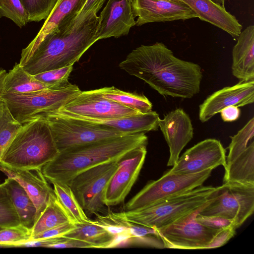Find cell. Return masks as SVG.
Here are the masks:
<instances>
[{"instance_id": "obj_47", "label": "cell", "mask_w": 254, "mask_h": 254, "mask_svg": "<svg viewBox=\"0 0 254 254\" xmlns=\"http://www.w3.org/2000/svg\"><path fill=\"white\" fill-rule=\"evenodd\" d=\"M128 1H129L130 2H131L132 0H128Z\"/></svg>"}, {"instance_id": "obj_4", "label": "cell", "mask_w": 254, "mask_h": 254, "mask_svg": "<svg viewBox=\"0 0 254 254\" xmlns=\"http://www.w3.org/2000/svg\"><path fill=\"white\" fill-rule=\"evenodd\" d=\"M59 153L47 122L36 117L22 124L0 164L13 168L42 169Z\"/></svg>"}, {"instance_id": "obj_42", "label": "cell", "mask_w": 254, "mask_h": 254, "mask_svg": "<svg viewBox=\"0 0 254 254\" xmlns=\"http://www.w3.org/2000/svg\"><path fill=\"white\" fill-rule=\"evenodd\" d=\"M66 238V237H65ZM52 248H93L92 245L83 241L66 238L63 242L53 245Z\"/></svg>"}, {"instance_id": "obj_35", "label": "cell", "mask_w": 254, "mask_h": 254, "mask_svg": "<svg viewBox=\"0 0 254 254\" xmlns=\"http://www.w3.org/2000/svg\"><path fill=\"white\" fill-rule=\"evenodd\" d=\"M20 224L16 209L6 190L0 184V228Z\"/></svg>"}, {"instance_id": "obj_46", "label": "cell", "mask_w": 254, "mask_h": 254, "mask_svg": "<svg viewBox=\"0 0 254 254\" xmlns=\"http://www.w3.org/2000/svg\"><path fill=\"white\" fill-rule=\"evenodd\" d=\"M214 3L216 4L217 5L222 7V8H225V0H210Z\"/></svg>"}, {"instance_id": "obj_17", "label": "cell", "mask_w": 254, "mask_h": 254, "mask_svg": "<svg viewBox=\"0 0 254 254\" xmlns=\"http://www.w3.org/2000/svg\"><path fill=\"white\" fill-rule=\"evenodd\" d=\"M158 126L169 147L168 166H173L180 154L193 137V131L189 116L182 109H176L159 119Z\"/></svg>"}, {"instance_id": "obj_43", "label": "cell", "mask_w": 254, "mask_h": 254, "mask_svg": "<svg viewBox=\"0 0 254 254\" xmlns=\"http://www.w3.org/2000/svg\"><path fill=\"white\" fill-rule=\"evenodd\" d=\"M220 115L224 122H231L239 119L241 111L238 107L230 106L223 109L220 112Z\"/></svg>"}, {"instance_id": "obj_5", "label": "cell", "mask_w": 254, "mask_h": 254, "mask_svg": "<svg viewBox=\"0 0 254 254\" xmlns=\"http://www.w3.org/2000/svg\"><path fill=\"white\" fill-rule=\"evenodd\" d=\"M216 190V187L202 185L142 209L109 212L116 218L158 229L205 205Z\"/></svg>"}, {"instance_id": "obj_37", "label": "cell", "mask_w": 254, "mask_h": 254, "mask_svg": "<svg viewBox=\"0 0 254 254\" xmlns=\"http://www.w3.org/2000/svg\"><path fill=\"white\" fill-rule=\"evenodd\" d=\"M31 230L21 224L0 229V247H15L18 244L29 241Z\"/></svg>"}, {"instance_id": "obj_32", "label": "cell", "mask_w": 254, "mask_h": 254, "mask_svg": "<svg viewBox=\"0 0 254 254\" xmlns=\"http://www.w3.org/2000/svg\"><path fill=\"white\" fill-rule=\"evenodd\" d=\"M22 124L11 114L5 101L0 98V161L6 149Z\"/></svg>"}, {"instance_id": "obj_45", "label": "cell", "mask_w": 254, "mask_h": 254, "mask_svg": "<svg viewBox=\"0 0 254 254\" xmlns=\"http://www.w3.org/2000/svg\"><path fill=\"white\" fill-rule=\"evenodd\" d=\"M6 71L4 69H0V98L3 91L4 79Z\"/></svg>"}, {"instance_id": "obj_9", "label": "cell", "mask_w": 254, "mask_h": 254, "mask_svg": "<svg viewBox=\"0 0 254 254\" xmlns=\"http://www.w3.org/2000/svg\"><path fill=\"white\" fill-rule=\"evenodd\" d=\"M254 211V185L227 182L216 187L210 201L199 214L232 219L238 228Z\"/></svg>"}, {"instance_id": "obj_34", "label": "cell", "mask_w": 254, "mask_h": 254, "mask_svg": "<svg viewBox=\"0 0 254 254\" xmlns=\"http://www.w3.org/2000/svg\"><path fill=\"white\" fill-rule=\"evenodd\" d=\"M26 10L29 22L46 19L58 0H19Z\"/></svg>"}, {"instance_id": "obj_40", "label": "cell", "mask_w": 254, "mask_h": 254, "mask_svg": "<svg viewBox=\"0 0 254 254\" xmlns=\"http://www.w3.org/2000/svg\"><path fill=\"white\" fill-rule=\"evenodd\" d=\"M236 229L234 226H231L218 231L205 249L218 248L224 245L234 236Z\"/></svg>"}, {"instance_id": "obj_10", "label": "cell", "mask_w": 254, "mask_h": 254, "mask_svg": "<svg viewBox=\"0 0 254 254\" xmlns=\"http://www.w3.org/2000/svg\"><path fill=\"white\" fill-rule=\"evenodd\" d=\"M119 162L95 166L80 173L71 181L69 186L84 211L95 215L103 212L105 206L103 194Z\"/></svg>"}, {"instance_id": "obj_21", "label": "cell", "mask_w": 254, "mask_h": 254, "mask_svg": "<svg viewBox=\"0 0 254 254\" xmlns=\"http://www.w3.org/2000/svg\"><path fill=\"white\" fill-rule=\"evenodd\" d=\"M86 0H58L37 35L22 50L19 64L22 66L26 63L34 50L47 35L60 25L75 17Z\"/></svg>"}, {"instance_id": "obj_39", "label": "cell", "mask_w": 254, "mask_h": 254, "mask_svg": "<svg viewBox=\"0 0 254 254\" xmlns=\"http://www.w3.org/2000/svg\"><path fill=\"white\" fill-rule=\"evenodd\" d=\"M196 219L204 226L216 231L231 226L237 229L235 223L233 220L220 216L203 215L199 213L196 216Z\"/></svg>"}, {"instance_id": "obj_20", "label": "cell", "mask_w": 254, "mask_h": 254, "mask_svg": "<svg viewBox=\"0 0 254 254\" xmlns=\"http://www.w3.org/2000/svg\"><path fill=\"white\" fill-rule=\"evenodd\" d=\"M55 114L84 122L97 124L126 133H146L157 130L159 115L151 111L145 113L118 118L94 119L78 116L60 111L52 112Z\"/></svg>"}, {"instance_id": "obj_22", "label": "cell", "mask_w": 254, "mask_h": 254, "mask_svg": "<svg viewBox=\"0 0 254 254\" xmlns=\"http://www.w3.org/2000/svg\"><path fill=\"white\" fill-rule=\"evenodd\" d=\"M196 14L201 20L207 22L237 38L242 31V25L236 17L225 8L210 0H181Z\"/></svg>"}, {"instance_id": "obj_48", "label": "cell", "mask_w": 254, "mask_h": 254, "mask_svg": "<svg viewBox=\"0 0 254 254\" xmlns=\"http://www.w3.org/2000/svg\"></svg>"}, {"instance_id": "obj_36", "label": "cell", "mask_w": 254, "mask_h": 254, "mask_svg": "<svg viewBox=\"0 0 254 254\" xmlns=\"http://www.w3.org/2000/svg\"><path fill=\"white\" fill-rule=\"evenodd\" d=\"M3 17L20 28L29 22L28 14L19 0H0V18Z\"/></svg>"}, {"instance_id": "obj_1", "label": "cell", "mask_w": 254, "mask_h": 254, "mask_svg": "<svg viewBox=\"0 0 254 254\" xmlns=\"http://www.w3.org/2000/svg\"><path fill=\"white\" fill-rule=\"evenodd\" d=\"M119 67L163 96L191 98L200 91V66L176 57L163 43L135 48Z\"/></svg>"}, {"instance_id": "obj_15", "label": "cell", "mask_w": 254, "mask_h": 254, "mask_svg": "<svg viewBox=\"0 0 254 254\" xmlns=\"http://www.w3.org/2000/svg\"><path fill=\"white\" fill-rule=\"evenodd\" d=\"M133 15L137 16L135 25L152 22L185 20L196 14L181 0H132Z\"/></svg>"}, {"instance_id": "obj_41", "label": "cell", "mask_w": 254, "mask_h": 254, "mask_svg": "<svg viewBox=\"0 0 254 254\" xmlns=\"http://www.w3.org/2000/svg\"><path fill=\"white\" fill-rule=\"evenodd\" d=\"M74 227V224L71 222L66 223L45 231L32 237L29 240H37L46 238L61 237L73 229Z\"/></svg>"}, {"instance_id": "obj_14", "label": "cell", "mask_w": 254, "mask_h": 254, "mask_svg": "<svg viewBox=\"0 0 254 254\" xmlns=\"http://www.w3.org/2000/svg\"><path fill=\"white\" fill-rule=\"evenodd\" d=\"M226 149L221 142L208 138L193 145L179 157L169 171L177 174H190L226 166Z\"/></svg>"}, {"instance_id": "obj_33", "label": "cell", "mask_w": 254, "mask_h": 254, "mask_svg": "<svg viewBox=\"0 0 254 254\" xmlns=\"http://www.w3.org/2000/svg\"><path fill=\"white\" fill-rule=\"evenodd\" d=\"M254 136V118L253 117L236 134L230 136L231 141L228 147L229 153L226 156V166L229 164L246 149L248 143L253 139Z\"/></svg>"}, {"instance_id": "obj_30", "label": "cell", "mask_w": 254, "mask_h": 254, "mask_svg": "<svg viewBox=\"0 0 254 254\" xmlns=\"http://www.w3.org/2000/svg\"><path fill=\"white\" fill-rule=\"evenodd\" d=\"M55 195L73 224L92 223L85 214L69 185L52 182Z\"/></svg>"}, {"instance_id": "obj_18", "label": "cell", "mask_w": 254, "mask_h": 254, "mask_svg": "<svg viewBox=\"0 0 254 254\" xmlns=\"http://www.w3.org/2000/svg\"><path fill=\"white\" fill-rule=\"evenodd\" d=\"M131 2L109 0L99 16L96 36L98 40L127 35L135 25Z\"/></svg>"}, {"instance_id": "obj_16", "label": "cell", "mask_w": 254, "mask_h": 254, "mask_svg": "<svg viewBox=\"0 0 254 254\" xmlns=\"http://www.w3.org/2000/svg\"><path fill=\"white\" fill-rule=\"evenodd\" d=\"M254 102V80L239 81L232 86L225 87L208 96L199 105V119L208 121L224 108L242 107Z\"/></svg>"}, {"instance_id": "obj_3", "label": "cell", "mask_w": 254, "mask_h": 254, "mask_svg": "<svg viewBox=\"0 0 254 254\" xmlns=\"http://www.w3.org/2000/svg\"><path fill=\"white\" fill-rule=\"evenodd\" d=\"M145 133L128 134L104 139L60 152L42 169L43 175L50 183L69 185L80 173L95 166L120 161L131 151L147 145Z\"/></svg>"}, {"instance_id": "obj_44", "label": "cell", "mask_w": 254, "mask_h": 254, "mask_svg": "<svg viewBox=\"0 0 254 254\" xmlns=\"http://www.w3.org/2000/svg\"><path fill=\"white\" fill-rule=\"evenodd\" d=\"M106 0H87L84 5L77 14L83 15L93 12L97 13L102 8Z\"/></svg>"}, {"instance_id": "obj_13", "label": "cell", "mask_w": 254, "mask_h": 254, "mask_svg": "<svg viewBox=\"0 0 254 254\" xmlns=\"http://www.w3.org/2000/svg\"><path fill=\"white\" fill-rule=\"evenodd\" d=\"M58 111L94 119L118 118L141 113L105 98L99 89L81 91L77 97Z\"/></svg>"}, {"instance_id": "obj_11", "label": "cell", "mask_w": 254, "mask_h": 254, "mask_svg": "<svg viewBox=\"0 0 254 254\" xmlns=\"http://www.w3.org/2000/svg\"><path fill=\"white\" fill-rule=\"evenodd\" d=\"M204 206L170 225L157 229L164 248L205 249L218 231L196 220V215Z\"/></svg>"}, {"instance_id": "obj_7", "label": "cell", "mask_w": 254, "mask_h": 254, "mask_svg": "<svg viewBox=\"0 0 254 254\" xmlns=\"http://www.w3.org/2000/svg\"><path fill=\"white\" fill-rule=\"evenodd\" d=\"M36 117L42 118L47 122L59 152L128 134L97 124L62 117L52 113H41L33 118Z\"/></svg>"}, {"instance_id": "obj_12", "label": "cell", "mask_w": 254, "mask_h": 254, "mask_svg": "<svg viewBox=\"0 0 254 254\" xmlns=\"http://www.w3.org/2000/svg\"><path fill=\"white\" fill-rule=\"evenodd\" d=\"M146 146L136 148L120 161L103 194V202L105 206H116L124 201L143 165L147 153Z\"/></svg>"}, {"instance_id": "obj_28", "label": "cell", "mask_w": 254, "mask_h": 254, "mask_svg": "<svg viewBox=\"0 0 254 254\" xmlns=\"http://www.w3.org/2000/svg\"><path fill=\"white\" fill-rule=\"evenodd\" d=\"M99 219L125 227L127 231L131 243L156 248H164V244L155 228L138 225L113 216L109 213L106 216L97 215Z\"/></svg>"}, {"instance_id": "obj_23", "label": "cell", "mask_w": 254, "mask_h": 254, "mask_svg": "<svg viewBox=\"0 0 254 254\" xmlns=\"http://www.w3.org/2000/svg\"><path fill=\"white\" fill-rule=\"evenodd\" d=\"M232 50V74L240 81L254 80V26L247 27Z\"/></svg>"}, {"instance_id": "obj_26", "label": "cell", "mask_w": 254, "mask_h": 254, "mask_svg": "<svg viewBox=\"0 0 254 254\" xmlns=\"http://www.w3.org/2000/svg\"><path fill=\"white\" fill-rule=\"evenodd\" d=\"M224 169L223 183L254 185V141L253 140Z\"/></svg>"}, {"instance_id": "obj_27", "label": "cell", "mask_w": 254, "mask_h": 254, "mask_svg": "<svg viewBox=\"0 0 254 254\" xmlns=\"http://www.w3.org/2000/svg\"><path fill=\"white\" fill-rule=\"evenodd\" d=\"M51 88L29 73L18 63L6 72L3 93L25 94Z\"/></svg>"}, {"instance_id": "obj_29", "label": "cell", "mask_w": 254, "mask_h": 254, "mask_svg": "<svg viewBox=\"0 0 254 254\" xmlns=\"http://www.w3.org/2000/svg\"><path fill=\"white\" fill-rule=\"evenodd\" d=\"M68 222H71L70 220L54 192L50 194L45 208L34 223L31 229V238L45 231Z\"/></svg>"}, {"instance_id": "obj_19", "label": "cell", "mask_w": 254, "mask_h": 254, "mask_svg": "<svg viewBox=\"0 0 254 254\" xmlns=\"http://www.w3.org/2000/svg\"><path fill=\"white\" fill-rule=\"evenodd\" d=\"M0 171L17 181L26 190L35 205L36 220L45 208L50 194L54 192L42 169L13 168L0 164Z\"/></svg>"}, {"instance_id": "obj_25", "label": "cell", "mask_w": 254, "mask_h": 254, "mask_svg": "<svg viewBox=\"0 0 254 254\" xmlns=\"http://www.w3.org/2000/svg\"><path fill=\"white\" fill-rule=\"evenodd\" d=\"M2 185L10 196L20 224L31 230L37 212L33 201L22 186L14 179L7 177Z\"/></svg>"}, {"instance_id": "obj_38", "label": "cell", "mask_w": 254, "mask_h": 254, "mask_svg": "<svg viewBox=\"0 0 254 254\" xmlns=\"http://www.w3.org/2000/svg\"><path fill=\"white\" fill-rule=\"evenodd\" d=\"M72 69L73 65H69L45 71L34 75V76L52 88H60L69 83L68 79Z\"/></svg>"}, {"instance_id": "obj_8", "label": "cell", "mask_w": 254, "mask_h": 254, "mask_svg": "<svg viewBox=\"0 0 254 254\" xmlns=\"http://www.w3.org/2000/svg\"><path fill=\"white\" fill-rule=\"evenodd\" d=\"M213 170L190 174L168 171L156 180L150 181L125 205V210L142 209L203 185Z\"/></svg>"}, {"instance_id": "obj_2", "label": "cell", "mask_w": 254, "mask_h": 254, "mask_svg": "<svg viewBox=\"0 0 254 254\" xmlns=\"http://www.w3.org/2000/svg\"><path fill=\"white\" fill-rule=\"evenodd\" d=\"M98 24L96 13L76 15L47 35L22 66L34 75L73 65L98 41Z\"/></svg>"}, {"instance_id": "obj_6", "label": "cell", "mask_w": 254, "mask_h": 254, "mask_svg": "<svg viewBox=\"0 0 254 254\" xmlns=\"http://www.w3.org/2000/svg\"><path fill=\"white\" fill-rule=\"evenodd\" d=\"M81 92L78 86L69 83L60 88L29 94L2 93L1 98L14 118L23 124L38 114L60 110Z\"/></svg>"}, {"instance_id": "obj_31", "label": "cell", "mask_w": 254, "mask_h": 254, "mask_svg": "<svg viewBox=\"0 0 254 254\" xmlns=\"http://www.w3.org/2000/svg\"><path fill=\"white\" fill-rule=\"evenodd\" d=\"M99 90L105 98L139 113H145L152 111V104L144 95L123 91L114 86L103 87Z\"/></svg>"}, {"instance_id": "obj_24", "label": "cell", "mask_w": 254, "mask_h": 254, "mask_svg": "<svg viewBox=\"0 0 254 254\" xmlns=\"http://www.w3.org/2000/svg\"><path fill=\"white\" fill-rule=\"evenodd\" d=\"M74 224L75 227L62 237L84 241L93 248H111L120 245L118 235L96 220L92 223Z\"/></svg>"}]
</instances>
